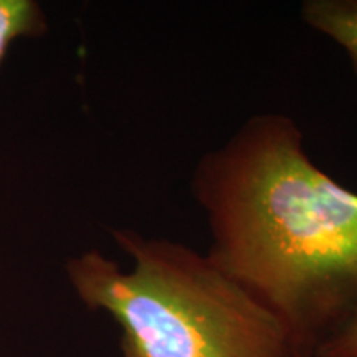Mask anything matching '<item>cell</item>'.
Masks as SVG:
<instances>
[{
  "label": "cell",
  "instance_id": "4",
  "mask_svg": "<svg viewBox=\"0 0 357 357\" xmlns=\"http://www.w3.org/2000/svg\"><path fill=\"white\" fill-rule=\"evenodd\" d=\"M47 32V15L33 0H0V65L13 43Z\"/></svg>",
  "mask_w": 357,
  "mask_h": 357
},
{
  "label": "cell",
  "instance_id": "1",
  "mask_svg": "<svg viewBox=\"0 0 357 357\" xmlns=\"http://www.w3.org/2000/svg\"><path fill=\"white\" fill-rule=\"evenodd\" d=\"M190 190L208 257L316 357L357 311V192L311 159L291 116L257 113L205 153Z\"/></svg>",
  "mask_w": 357,
  "mask_h": 357
},
{
  "label": "cell",
  "instance_id": "3",
  "mask_svg": "<svg viewBox=\"0 0 357 357\" xmlns=\"http://www.w3.org/2000/svg\"><path fill=\"white\" fill-rule=\"evenodd\" d=\"M301 20L346 53L357 79V0H305Z\"/></svg>",
  "mask_w": 357,
  "mask_h": 357
},
{
  "label": "cell",
  "instance_id": "2",
  "mask_svg": "<svg viewBox=\"0 0 357 357\" xmlns=\"http://www.w3.org/2000/svg\"><path fill=\"white\" fill-rule=\"evenodd\" d=\"M111 236L131 268L86 250L65 273L88 310L119 326L123 357H296L280 321L208 253L131 229Z\"/></svg>",
  "mask_w": 357,
  "mask_h": 357
},
{
  "label": "cell",
  "instance_id": "5",
  "mask_svg": "<svg viewBox=\"0 0 357 357\" xmlns=\"http://www.w3.org/2000/svg\"><path fill=\"white\" fill-rule=\"evenodd\" d=\"M316 357H357V311L326 339Z\"/></svg>",
  "mask_w": 357,
  "mask_h": 357
}]
</instances>
